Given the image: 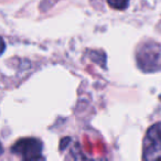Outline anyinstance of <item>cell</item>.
<instances>
[{
    "mask_svg": "<svg viewBox=\"0 0 161 161\" xmlns=\"http://www.w3.org/2000/svg\"><path fill=\"white\" fill-rule=\"evenodd\" d=\"M136 60L139 69L146 73L161 71V47L157 42H146L138 47Z\"/></svg>",
    "mask_w": 161,
    "mask_h": 161,
    "instance_id": "cell-1",
    "label": "cell"
},
{
    "mask_svg": "<svg viewBox=\"0 0 161 161\" xmlns=\"http://www.w3.org/2000/svg\"><path fill=\"white\" fill-rule=\"evenodd\" d=\"M143 161H161V123L148 129L143 139Z\"/></svg>",
    "mask_w": 161,
    "mask_h": 161,
    "instance_id": "cell-2",
    "label": "cell"
},
{
    "mask_svg": "<svg viewBox=\"0 0 161 161\" xmlns=\"http://www.w3.org/2000/svg\"><path fill=\"white\" fill-rule=\"evenodd\" d=\"M11 151L19 154L22 161H43L42 142L36 138H22L11 148Z\"/></svg>",
    "mask_w": 161,
    "mask_h": 161,
    "instance_id": "cell-3",
    "label": "cell"
},
{
    "mask_svg": "<svg viewBox=\"0 0 161 161\" xmlns=\"http://www.w3.org/2000/svg\"><path fill=\"white\" fill-rule=\"evenodd\" d=\"M72 156H73L75 161H107L106 158H90V157L85 156L80 149V147L78 146V143H75L72 148Z\"/></svg>",
    "mask_w": 161,
    "mask_h": 161,
    "instance_id": "cell-4",
    "label": "cell"
},
{
    "mask_svg": "<svg viewBox=\"0 0 161 161\" xmlns=\"http://www.w3.org/2000/svg\"><path fill=\"white\" fill-rule=\"evenodd\" d=\"M107 3H108V5L112 8H114V9L124 10L128 7L129 0H107Z\"/></svg>",
    "mask_w": 161,
    "mask_h": 161,
    "instance_id": "cell-5",
    "label": "cell"
},
{
    "mask_svg": "<svg viewBox=\"0 0 161 161\" xmlns=\"http://www.w3.org/2000/svg\"><path fill=\"white\" fill-rule=\"evenodd\" d=\"M5 50H6V42H5V40L0 36V55L5 52Z\"/></svg>",
    "mask_w": 161,
    "mask_h": 161,
    "instance_id": "cell-6",
    "label": "cell"
},
{
    "mask_svg": "<svg viewBox=\"0 0 161 161\" xmlns=\"http://www.w3.org/2000/svg\"><path fill=\"white\" fill-rule=\"evenodd\" d=\"M3 152V147H1V145H0V153Z\"/></svg>",
    "mask_w": 161,
    "mask_h": 161,
    "instance_id": "cell-7",
    "label": "cell"
},
{
    "mask_svg": "<svg viewBox=\"0 0 161 161\" xmlns=\"http://www.w3.org/2000/svg\"><path fill=\"white\" fill-rule=\"evenodd\" d=\"M160 99H161V96H160Z\"/></svg>",
    "mask_w": 161,
    "mask_h": 161,
    "instance_id": "cell-8",
    "label": "cell"
}]
</instances>
